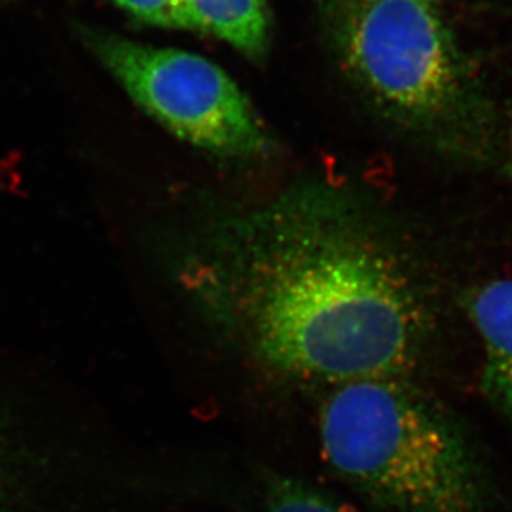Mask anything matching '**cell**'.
<instances>
[{
    "label": "cell",
    "instance_id": "obj_8",
    "mask_svg": "<svg viewBox=\"0 0 512 512\" xmlns=\"http://www.w3.org/2000/svg\"><path fill=\"white\" fill-rule=\"evenodd\" d=\"M143 24L165 29H194L189 0H113Z\"/></svg>",
    "mask_w": 512,
    "mask_h": 512
},
{
    "label": "cell",
    "instance_id": "obj_4",
    "mask_svg": "<svg viewBox=\"0 0 512 512\" xmlns=\"http://www.w3.org/2000/svg\"><path fill=\"white\" fill-rule=\"evenodd\" d=\"M78 30L133 102L179 140L229 158H254L269 150V138L246 95L216 63L107 30Z\"/></svg>",
    "mask_w": 512,
    "mask_h": 512
},
{
    "label": "cell",
    "instance_id": "obj_2",
    "mask_svg": "<svg viewBox=\"0 0 512 512\" xmlns=\"http://www.w3.org/2000/svg\"><path fill=\"white\" fill-rule=\"evenodd\" d=\"M345 77L398 130L451 158L483 160L496 121L473 63L418 0H319Z\"/></svg>",
    "mask_w": 512,
    "mask_h": 512
},
{
    "label": "cell",
    "instance_id": "obj_9",
    "mask_svg": "<svg viewBox=\"0 0 512 512\" xmlns=\"http://www.w3.org/2000/svg\"><path fill=\"white\" fill-rule=\"evenodd\" d=\"M7 503V473H5V459L2 445H0V512L4 511Z\"/></svg>",
    "mask_w": 512,
    "mask_h": 512
},
{
    "label": "cell",
    "instance_id": "obj_11",
    "mask_svg": "<svg viewBox=\"0 0 512 512\" xmlns=\"http://www.w3.org/2000/svg\"><path fill=\"white\" fill-rule=\"evenodd\" d=\"M418 2H423V4H428L430 5L431 2H433V0H418Z\"/></svg>",
    "mask_w": 512,
    "mask_h": 512
},
{
    "label": "cell",
    "instance_id": "obj_5",
    "mask_svg": "<svg viewBox=\"0 0 512 512\" xmlns=\"http://www.w3.org/2000/svg\"><path fill=\"white\" fill-rule=\"evenodd\" d=\"M463 305L483 348L484 393L512 420V279L474 287Z\"/></svg>",
    "mask_w": 512,
    "mask_h": 512
},
{
    "label": "cell",
    "instance_id": "obj_3",
    "mask_svg": "<svg viewBox=\"0 0 512 512\" xmlns=\"http://www.w3.org/2000/svg\"><path fill=\"white\" fill-rule=\"evenodd\" d=\"M319 435L330 468L385 512H493L468 436L401 378L334 388Z\"/></svg>",
    "mask_w": 512,
    "mask_h": 512
},
{
    "label": "cell",
    "instance_id": "obj_1",
    "mask_svg": "<svg viewBox=\"0 0 512 512\" xmlns=\"http://www.w3.org/2000/svg\"><path fill=\"white\" fill-rule=\"evenodd\" d=\"M401 237L350 194L304 184L219 221L193 266L264 370L337 388L401 378L421 355L430 299Z\"/></svg>",
    "mask_w": 512,
    "mask_h": 512
},
{
    "label": "cell",
    "instance_id": "obj_10",
    "mask_svg": "<svg viewBox=\"0 0 512 512\" xmlns=\"http://www.w3.org/2000/svg\"><path fill=\"white\" fill-rule=\"evenodd\" d=\"M508 166H509V173H511V176H512V120H511V125H509V131H508Z\"/></svg>",
    "mask_w": 512,
    "mask_h": 512
},
{
    "label": "cell",
    "instance_id": "obj_7",
    "mask_svg": "<svg viewBox=\"0 0 512 512\" xmlns=\"http://www.w3.org/2000/svg\"><path fill=\"white\" fill-rule=\"evenodd\" d=\"M262 512H347L314 486L294 478H276L269 484Z\"/></svg>",
    "mask_w": 512,
    "mask_h": 512
},
{
    "label": "cell",
    "instance_id": "obj_6",
    "mask_svg": "<svg viewBox=\"0 0 512 512\" xmlns=\"http://www.w3.org/2000/svg\"><path fill=\"white\" fill-rule=\"evenodd\" d=\"M194 29L228 42L249 58H261L269 45V12L264 0H189Z\"/></svg>",
    "mask_w": 512,
    "mask_h": 512
}]
</instances>
